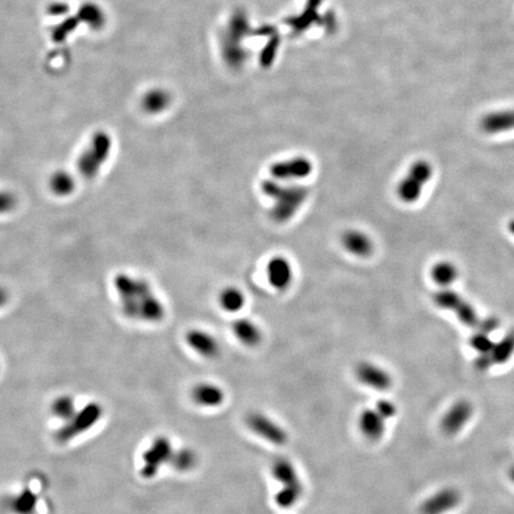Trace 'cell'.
<instances>
[{
	"mask_svg": "<svg viewBox=\"0 0 514 514\" xmlns=\"http://www.w3.org/2000/svg\"><path fill=\"white\" fill-rule=\"evenodd\" d=\"M358 429L361 434L369 441H380L386 432V421L374 408H366L358 416Z\"/></svg>",
	"mask_w": 514,
	"mask_h": 514,
	"instance_id": "obj_18",
	"label": "cell"
},
{
	"mask_svg": "<svg viewBox=\"0 0 514 514\" xmlns=\"http://www.w3.org/2000/svg\"><path fill=\"white\" fill-rule=\"evenodd\" d=\"M17 204H19V200L14 192L6 191V189L0 191V215H6L11 211H14Z\"/></svg>",
	"mask_w": 514,
	"mask_h": 514,
	"instance_id": "obj_29",
	"label": "cell"
},
{
	"mask_svg": "<svg viewBox=\"0 0 514 514\" xmlns=\"http://www.w3.org/2000/svg\"><path fill=\"white\" fill-rule=\"evenodd\" d=\"M262 192L273 199L272 217L277 223H285L294 217L309 197V188L301 185H282L277 180L262 183Z\"/></svg>",
	"mask_w": 514,
	"mask_h": 514,
	"instance_id": "obj_2",
	"label": "cell"
},
{
	"mask_svg": "<svg viewBox=\"0 0 514 514\" xmlns=\"http://www.w3.org/2000/svg\"><path fill=\"white\" fill-rule=\"evenodd\" d=\"M111 152V139L106 134L94 136L89 149L79 159V172L87 180L97 178L104 163L108 161Z\"/></svg>",
	"mask_w": 514,
	"mask_h": 514,
	"instance_id": "obj_6",
	"label": "cell"
},
{
	"mask_svg": "<svg viewBox=\"0 0 514 514\" xmlns=\"http://www.w3.org/2000/svg\"><path fill=\"white\" fill-rule=\"evenodd\" d=\"M186 343L196 353L205 358H215L220 355V345L215 336L207 331L192 329L186 335Z\"/></svg>",
	"mask_w": 514,
	"mask_h": 514,
	"instance_id": "obj_15",
	"label": "cell"
},
{
	"mask_svg": "<svg viewBox=\"0 0 514 514\" xmlns=\"http://www.w3.org/2000/svg\"><path fill=\"white\" fill-rule=\"evenodd\" d=\"M509 230H510V233L514 236V220H511L510 224H509Z\"/></svg>",
	"mask_w": 514,
	"mask_h": 514,
	"instance_id": "obj_32",
	"label": "cell"
},
{
	"mask_svg": "<svg viewBox=\"0 0 514 514\" xmlns=\"http://www.w3.org/2000/svg\"><path fill=\"white\" fill-rule=\"evenodd\" d=\"M9 291L4 286H0V309H3L9 301Z\"/></svg>",
	"mask_w": 514,
	"mask_h": 514,
	"instance_id": "obj_31",
	"label": "cell"
},
{
	"mask_svg": "<svg viewBox=\"0 0 514 514\" xmlns=\"http://www.w3.org/2000/svg\"><path fill=\"white\" fill-rule=\"evenodd\" d=\"M312 173V165L304 157H296L272 165L270 174L277 181L290 183L291 180H301Z\"/></svg>",
	"mask_w": 514,
	"mask_h": 514,
	"instance_id": "obj_14",
	"label": "cell"
},
{
	"mask_svg": "<svg viewBox=\"0 0 514 514\" xmlns=\"http://www.w3.org/2000/svg\"><path fill=\"white\" fill-rule=\"evenodd\" d=\"M104 408L98 401H91L78 408L74 416L56 430L54 439L60 444H67L81 434L89 432L103 418Z\"/></svg>",
	"mask_w": 514,
	"mask_h": 514,
	"instance_id": "obj_3",
	"label": "cell"
},
{
	"mask_svg": "<svg viewBox=\"0 0 514 514\" xmlns=\"http://www.w3.org/2000/svg\"><path fill=\"white\" fill-rule=\"evenodd\" d=\"M340 242L345 250L360 259L369 257L374 251L373 240L368 236L367 233H363L361 230H355V229L347 230L342 235Z\"/></svg>",
	"mask_w": 514,
	"mask_h": 514,
	"instance_id": "obj_19",
	"label": "cell"
},
{
	"mask_svg": "<svg viewBox=\"0 0 514 514\" xmlns=\"http://www.w3.org/2000/svg\"><path fill=\"white\" fill-rule=\"evenodd\" d=\"M462 496L456 488L447 487L439 489L423 501L421 514H444L456 509L460 505Z\"/></svg>",
	"mask_w": 514,
	"mask_h": 514,
	"instance_id": "obj_10",
	"label": "cell"
},
{
	"mask_svg": "<svg viewBox=\"0 0 514 514\" xmlns=\"http://www.w3.org/2000/svg\"><path fill=\"white\" fill-rule=\"evenodd\" d=\"M233 335L236 336L242 344L246 347H256L262 340V332L255 323L250 319L241 318L235 320L233 324Z\"/></svg>",
	"mask_w": 514,
	"mask_h": 514,
	"instance_id": "obj_21",
	"label": "cell"
},
{
	"mask_svg": "<svg viewBox=\"0 0 514 514\" xmlns=\"http://www.w3.org/2000/svg\"><path fill=\"white\" fill-rule=\"evenodd\" d=\"M198 460L197 452L192 447H180L173 454L170 465L178 471L187 473L197 467Z\"/></svg>",
	"mask_w": 514,
	"mask_h": 514,
	"instance_id": "obj_25",
	"label": "cell"
},
{
	"mask_svg": "<svg viewBox=\"0 0 514 514\" xmlns=\"http://www.w3.org/2000/svg\"><path fill=\"white\" fill-rule=\"evenodd\" d=\"M40 505V496L32 488H23L12 493L1 501L3 510L10 514H36Z\"/></svg>",
	"mask_w": 514,
	"mask_h": 514,
	"instance_id": "obj_13",
	"label": "cell"
},
{
	"mask_svg": "<svg viewBox=\"0 0 514 514\" xmlns=\"http://www.w3.org/2000/svg\"><path fill=\"white\" fill-rule=\"evenodd\" d=\"M76 181L71 173L66 170H58L50 176L49 188L58 197H68L75 191Z\"/></svg>",
	"mask_w": 514,
	"mask_h": 514,
	"instance_id": "obj_23",
	"label": "cell"
},
{
	"mask_svg": "<svg viewBox=\"0 0 514 514\" xmlns=\"http://www.w3.org/2000/svg\"><path fill=\"white\" fill-rule=\"evenodd\" d=\"M121 313L131 320L155 324L163 320L165 307L143 277L130 274H117L113 279Z\"/></svg>",
	"mask_w": 514,
	"mask_h": 514,
	"instance_id": "obj_1",
	"label": "cell"
},
{
	"mask_svg": "<svg viewBox=\"0 0 514 514\" xmlns=\"http://www.w3.org/2000/svg\"><path fill=\"white\" fill-rule=\"evenodd\" d=\"M434 170L429 162L417 161L399 183L397 194L405 204H414L423 194L425 185L432 178Z\"/></svg>",
	"mask_w": 514,
	"mask_h": 514,
	"instance_id": "obj_5",
	"label": "cell"
},
{
	"mask_svg": "<svg viewBox=\"0 0 514 514\" xmlns=\"http://www.w3.org/2000/svg\"><path fill=\"white\" fill-rule=\"evenodd\" d=\"M248 428L259 437L274 445H285L288 442V432L281 425L262 412H250L246 416Z\"/></svg>",
	"mask_w": 514,
	"mask_h": 514,
	"instance_id": "obj_8",
	"label": "cell"
},
{
	"mask_svg": "<svg viewBox=\"0 0 514 514\" xmlns=\"http://www.w3.org/2000/svg\"><path fill=\"white\" fill-rule=\"evenodd\" d=\"M193 403L202 408H217L225 401V392L212 382H202L194 386L191 392Z\"/></svg>",
	"mask_w": 514,
	"mask_h": 514,
	"instance_id": "obj_17",
	"label": "cell"
},
{
	"mask_svg": "<svg viewBox=\"0 0 514 514\" xmlns=\"http://www.w3.org/2000/svg\"><path fill=\"white\" fill-rule=\"evenodd\" d=\"M76 411H78V407H76L75 400L69 394L58 395V398H55L54 401L50 405L51 414L58 421H61V424L71 419Z\"/></svg>",
	"mask_w": 514,
	"mask_h": 514,
	"instance_id": "obj_24",
	"label": "cell"
},
{
	"mask_svg": "<svg viewBox=\"0 0 514 514\" xmlns=\"http://www.w3.org/2000/svg\"><path fill=\"white\" fill-rule=\"evenodd\" d=\"M267 277L277 291H286L293 281L292 264L283 256H274L267 266Z\"/></svg>",
	"mask_w": 514,
	"mask_h": 514,
	"instance_id": "obj_16",
	"label": "cell"
},
{
	"mask_svg": "<svg viewBox=\"0 0 514 514\" xmlns=\"http://www.w3.org/2000/svg\"><path fill=\"white\" fill-rule=\"evenodd\" d=\"M483 132L488 135L501 134L514 130V110L491 112L483 117L480 123Z\"/></svg>",
	"mask_w": 514,
	"mask_h": 514,
	"instance_id": "obj_20",
	"label": "cell"
},
{
	"mask_svg": "<svg viewBox=\"0 0 514 514\" xmlns=\"http://www.w3.org/2000/svg\"><path fill=\"white\" fill-rule=\"evenodd\" d=\"M514 353V331H511L507 335L496 342L493 345L492 350L487 355H478L475 361V366L478 371H486L494 364H504L507 362Z\"/></svg>",
	"mask_w": 514,
	"mask_h": 514,
	"instance_id": "obj_12",
	"label": "cell"
},
{
	"mask_svg": "<svg viewBox=\"0 0 514 514\" xmlns=\"http://www.w3.org/2000/svg\"><path fill=\"white\" fill-rule=\"evenodd\" d=\"M510 478L514 482V465H512V468L510 469Z\"/></svg>",
	"mask_w": 514,
	"mask_h": 514,
	"instance_id": "obj_33",
	"label": "cell"
},
{
	"mask_svg": "<svg viewBox=\"0 0 514 514\" xmlns=\"http://www.w3.org/2000/svg\"><path fill=\"white\" fill-rule=\"evenodd\" d=\"M272 476L281 486H290L301 482L294 463L286 457H279L274 460L272 465Z\"/></svg>",
	"mask_w": 514,
	"mask_h": 514,
	"instance_id": "obj_22",
	"label": "cell"
},
{
	"mask_svg": "<svg viewBox=\"0 0 514 514\" xmlns=\"http://www.w3.org/2000/svg\"><path fill=\"white\" fill-rule=\"evenodd\" d=\"M175 449L173 443L167 436H157L152 439L142 454L141 476L154 478L165 465H170Z\"/></svg>",
	"mask_w": 514,
	"mask_h": 514,
	"instance_id": "obj_4",
	"label": "cell"
},
{
	"mask_svg": "<svg viewBox=\"0 0 514 514\" xmlns=\"http://www.w3.org/2000/svg\"><path fill=\"white\" fill-rule=\"evenodd\" d=\"M375 410L385 418L386 421L392 419L398 413V408L395 406V404L390 400H387V399H382L380 401H377L375 405Z\"/></svg>",
	"mask_w": 514,
	"mask_h": 514,
	"instance_id": "obj_30",
	"label": "cell"
},
{
	"mask_svg": "<svg viewBox=\"0 0 514 514\" xmlns=\"http://www.w3.org/2000/svg\"><path fill=\"white\" fill-rule=\"evenodd\" d=\"M474 408L467 400H460L454 404L443 416L441 421V429L447 436L458 434L460 430L468 424L473 417Z\"/></svg>",
	"mask_w": 514,
	"mask_h": 514,
	"instance_id": "obj_11",
	"label": "cell"
},
{
	"mask_svg": "<svg viewBox=\"0 0 514 514\" xmlns=\"http://www.w3.org/2000/svg\"><path fill=\"white\" fill-rule=\"evenodd\" d=\"M304 493L303 482L290 486H281L275 494V502L281 509H291L298 504Z\"/></svg>",
	"mask_w": 514,
	"mask_h": 514,
	"instance_id": "obj_28",
	"label": "cell"
},
{
	"mask_svg": "<svg viewBox=\"0 0 514 514\" xmlns=\"http://www.w3.org/2000/svg\"><path fill=\"white\" fill-rule=\"evenodd\" d=\"M220 304L226 312H240L246 304V296L237 287H226L220 292Z\"/></svg>",
	"mask_w": 514,
	"mask_h": 514,
	"instance_id": "obj_27",
	"label": "cell"
},
{
	"mask_svg": "<svg viewBox=\"0 0 514 514\" xmlns=\"http://www.w3.org/2000/svg\"><path fill=\"white\" fill-rule=\"evenodd\" d=\"M431 277L439 286L449 287L456 281L458 277V269L455 264L447 261H442L434 266L431 269Z\"/></svg>",
	"mask_w": 514,
	"mask_h": 514,
	"instance_id": "obj_26",
	"label": "cell"
},
{
	"mask_svg": "<svg viewBox=\"0 0 514 514\" xmlns=\"http://www.w3.org/2000/svg\"><path fill=\"white\" fill-rule=\"evenodd\" d=\"M355 375L362 385L377 392H385L393 386V377L389 371L369 361L358 363L355 368Z\"/></svg>",
	"mask_w": 514,
	"mask_h": 514,
	"instance_id": "obj_9",
	"label": "cell"
},
{
	"mask_svg": "<svg viewBox=\"0 0 514 514\" xmlns=\"http://www.w3.org/2000/svg\"><path fill=\"white\" fill-rule=\"evenodd\" d=\"M434 301L441 309L455 313V316L467 327H480L481 322L478 320V313L474 307L456 292L447 288L436 292L434 294Z\"/></svg>",
	"mask_w": 514,
	"mask_h": 514,
	"instance_id": "obj_7",
	"label": "cell"
}]
</instances>
